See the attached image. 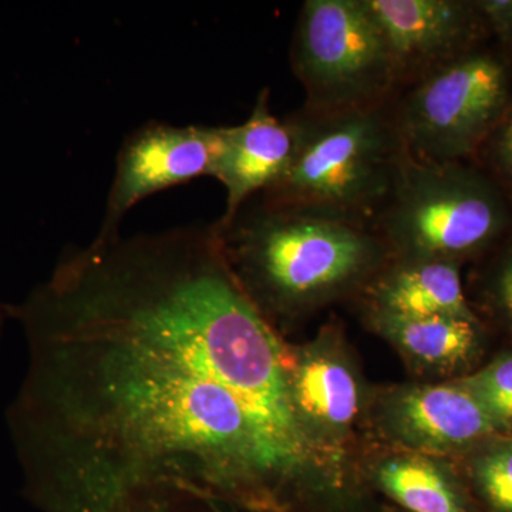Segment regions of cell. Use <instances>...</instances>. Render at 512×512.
<instances>
[{
	"mask_svg": "<svg viewBox=\"0 0 512 512\" xmlns=\"http://www.w3.org/2000/svg\"><path fill=\"white\" fill-rule=\"evenodd\" d=\"M9 319L8 303L0 301V340H2L3 329H5L6 320Z\"/></svg>",
	"mask_w": 512,
	"mask_h": 512,
	"instance_id": "ffe728a7",
	"label": "cell"
},
{
	"mask_svg": "<svg viewBox=\"0 0 512 512\" xmlns=\"http://www.w3.org/2000/svg\"><path fill=\"white\" fill-rule=\"evenodd\" d=\"M225 127L173 126L148 121L124 140L96 237H117L131 208L150 195L212 177Z\"/></svg>",
	"mask_w": 512,
	"mask_h": 512,
	"instance_id": "9c48e42d",
	"label": "cell"
},
{
	"mask_svg": "<svg viewBox=\"0 0 512 512\" xmlns=\"http://www.w3.org/2000/svg\"><path fill=\"white\" fill-rule=\"evenodd\" d=\"M367 430L384 447L448 460L497 436L481 404L458 379L372 389Z\"/></svg>",
	"mask_w": 512,
	"mask_h": 512,
	"instance_id": "ba28073f",
	"label": "cell"
},
{
	"mask_svg": "<svg viewBox=\"0 0 512 512\" xmlns=\"http://www.w3.org/2000/svg\"><path fill=\"white\" fill-rule=\"evenodd\" d=\"M284 366L293 407L309 439L340 467L366 480L367 450L359 433L367 430L372 390L342 328L329 323L302 345L285 340Z\"/></svg>",
	"mask_w": 512,
	"mask_h": 512,
	"instance_id": "52a82bcc",
	"label": "cell"
},
{
	"mask_svg": "<svg viewBox=\"0 0 512 512\" xmlns=\"http://www.w3.org/2000/svg\"><path fill=\"white\" fill-rule=\"evenodd\" d=\"M511 224L507 194L493 177L466 161L429 163L410 156L375 229L393 258L460 264Z\"/></svg>",
	"mask_w": 512,
	"mask_h": 512,
	"instance_id": "277c9868",
	"label": "cell"
},
{
	"mask_svg": "<svg viewBox=\"0 0 512 512\" xmlns=\"http://www.w3.org/2000/svg\"><path fill=\"white\" fill-rule=\"evenodd\" d=\"M8 312L28 369L6 423L37 510H348L352 480L303 429L285 339L214 225L66 249Z\"/></svg>",
	"mask_w": 512,
	"mask_h": 512,
	"instance_id": "6da1fadb",
	"label": "cell"
},
{
	"mask_svg": "<svg viewBox=\"0 0 512 512\" xmlns=\"http://www.w3.org/2000/svg\"><path fill=\"white\" fill-rule=\"evenodd\" d=\"M369 325L397 350L407 367L424 377H450L466 370L481 348L478 319L454 316L404 318L367 312Z\"/></svg>",
	"mask_w": 512,
	"mask_h": 512,
	"instance_id": "5bb4252c",
	"label": "cell"
},
{
	"mask_svg": "<svg viewBox=\"0 0 512 512\" xmlns=\"http://www.w3.org/2000/svg\"><path fill=\"white\" fill-rule=\"evenodd\" d=\"M467 483L481 512H512V437L497 434L471 451Z\"/></svg>",
	"mask_w": 512,
	"mask_h": 512,
	"instance_id": "9a60e30c",
	"label": "cell"
},
{
	"mask_svg": "<svg viewBox=\"0 0 512 512\" xmlns=\"http://www.w3.org/2000/svg\"><path fill=\"white\" fill-rule=\"evenodd\" d=\"M474 6L488 36L497 37L500 49L512 57V0H476Z\"/></svg>",
	"mask_w": 512,
	"mask_h": 512,
	"instance_id": "ac0fdd59",
	"label": "cell"
},
{
	"mask_svg": "<svg viewBox=\"0 0 512 512\" xmlns=\"http://www.w3.org/2000/svg\"><path fill=\"white\" fill-rule=\"evenodd\" d=\"M383 512H406V511L400 510V508H397V507H387V505H383Z\"/></svg>",
	"mask_w": 512,
	"mask_h": 512,
	"instance_id": "44dd1931",
	"label": "cell"
},
{
	"mask_svg": "<svg viewBox=\"0 0 512 512\" xmlns=\"http://www.w3.org/2000/svg\"><path fill=\"white\" fill-rule=\"evenodd\" d=\"M295 151L281 180L258 197L375 228L409 160L392 103L289 114Z\"/></svg>",
	"mask_w": 512,
	"mask_h": 512,
	"instance_id": "3957f363",
	"label": "cell"
},
{
	"mask_svg": "<svg viewBox=\"0 0 512 512\" xmlns=\"http://www.w3.org/2000/svg\"><path fill=\"white\" fill-rule=\"evenodd\" d=\"M457 379L476 397L497 434L512 437V353Z\"/></svg>",
	"mask_w": 512,
	"mask_h": 512,
	"instance_id": "2e32d148",
	"label": "cell"
},
{
	"mask_svg": "<svg viewBox=\"0 0 512 512\" xmlns=\"http://www.w3.org/2000/svg\"><path fill=\"white\" fill-rule=\"evenodd\" d=\"M212 225L235 282L282 338L303 316L360 295L392 258L373 227L259 197Z\"/></svg>",
	"mask_w": 512,
	"mask_h": 512,
	"instance_id": "7a4b0ae2",
	"label": "cell"
},
{
	"mask_svg": "<svg viewBox=\"0 0 512 512\" xmlns=\"http://www.w3.org/2000/svg\"><path fill=\"white\" fill-rule=\"evenodd\" d=\"M481 148L495 174L494 180L504 191H512V104Z\"/></svg>",
	"mask_w": 512,
	"mask_h": 512,
	"instance_id": "e0dca14e",
	"label": "cell"
},
{
	"mask_svg": "<svg viewBox=\"0 0 512 512\" xmlns=\"http://www.w3.org/2000/svg\"><path fill=\"white\" fill-rule=\"evenodd\" d=\"M512 104V57L484 45L412 84L393 100L410 156L466 161L481 150Z\"/></svg>",
	"mask_w": 512,
	"mask_h": 512,
	"instance_id": "5b68a950",
	"label": "cell"
},
{
	"mask_svg": "<svg viewBox=\"0 0 512 512\" xmlns=\"http://www.w3.org/2000/svg\"><path fill=\"white\" fill-rule=\"evenodd\" d=\"M491 298L497 311L512 326V238L495 272Z\"/></svg>",
	"mask_w": 512,
	"mask_h": 512,
	"instance_id": "d6986e66",
	"label": "cell"
},
{
	"mask_svg": "<svg viewBox=\"0 0 512 512\" xmlns=\"http://www.w3.org/2000/svg\"><path fill=\"white\" fill-rule=\"evenodd\" d=\"M392 57L399 93L483 45L487 30L466 0H365Z\"/></svg>",
	"mask_w": 512,
	"mask_h": 512,
	"instance_id": "30bf717a",
	"label": "cell"
},
{
	"mask_svg": "<svg viewBox=\"0 0 512 512\" xmlns=\"http://www.w3.org/2000/svg\"><path fill=\"white\" fill-rule=\"evenodd\" d=\"M293 151L291 124L272 113L269 90L264 89L247 121L225 127L224 147L212 175L227 191L217 224H228L249 200L278 183L291 164Z\"/></svg>",
	"mask_w": 512,
	"mask_h": 512,
	"instance_id": "8fae6325",
	"label": "cell"
},
{
	"mask_svg": "<svg viewBox=\"0 0 512 512\" xmlns=\"http://www.w3.org/2000/svg\"><path fill=\"white\" fill-rule=\"evenodd\" d=\"M360 295L367 312L478 319L464 296L458 262L392 256Z\"/></svg>",
	"mask_w": 512,
	"mask_h": 512,
	"instance_id": "7c38bea8",
	"label": "cell"
},
{
	"mask_svg": "<svg viewBox=\"0 0 512 512\" xmlns=\"http://www.w3.org/2000/svg\"><path fill=\"white\" fill-rule=\"evenodd\" d=\"M291 67L305 90L306 110L365 109L399 94L389 47L365 0L303 3Z\"/></svg>",
	"mask_w": 512,
	"mask_h": 512,
	"instance_id": "8992f818",
	"label": "cell"
},
{
	"mask_svg": "<svg viewBox=\"0 0 512 512\" xmlns=\"http://www.w3.org/2000/svg\"><path fill=\"white\" fill-rule=\"evenodd\" d=\"M365 477L373 493L406 512H481L448 458L384 447L367 453Z\"/></svg>",
	"mask_w": 512,
	"mask_h": 512,
	"instance_id": "4fadbf2b",
	"label": "cell"
}]
</instances>
